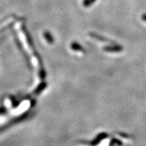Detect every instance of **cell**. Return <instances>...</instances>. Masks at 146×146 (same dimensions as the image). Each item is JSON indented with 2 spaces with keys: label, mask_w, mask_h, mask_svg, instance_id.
<instances>
[{
  "label": "cell",
  "mask_w": 146,
  "mask_h": 146,
  "mask_svg": "<svg viewBox=\"0 0 146 146\" xmlns=\"http://www.w3.org/2000/svg\"><path fill=\"white\" fill-rule=\"evenodd\" d=\"M105 50L109 51V52H112V51L117 52V51L121 50V48H120V47H109V48H106Z\"/></svg>",
  "instance_id": "cell-1"
},
{
  "label": "cell",
  "mask_w": 146,
  "mask_h": 146,
  "mask_svg": "<svg viewBox=\"0 0 146 146\" xmlns=\"http://www.w3.org/2000/svg\"><path fill=\"white\" fill-rule=\"evenodd\" d=\"M45 37H46V40H48V42H49L50 43H52V42H53V39H52L51 35H49L48 33H46V34H45Z\"/></svg>",
  "instance_id": "cell-2"
},
{
  "label": "cell",
  "mask_w": 146,
  "mask_h": 146,
  "mask_svg": "<svg viewBox=\"0 0 146 146\" xmlns=\"http://www.w3.org/2000/svg\"><path fill=\"white\" fill-rule=\"evenodd\" d=\"M72 48H73V49H75V50H81V46H80V45L77 44V43H73L72 45Z\"/></svg>",
  "instance_id": "cell-3"
},
{
  "label": "cell",
  "mask_w": 146,
  "mask_h": 146,
  "mask_svg": "<svg viewBox=\"0 0 146 146\" xmlns=\"http://www.w3.org/2000/svg\"><path fill=\"white\" fill-rule=\"evenodd\" d=\"M142 19H143V20L146 21V14H145V15L142 16Z\"/></svg>",
  "instance_id": "cell-4"
}]
</instances>
